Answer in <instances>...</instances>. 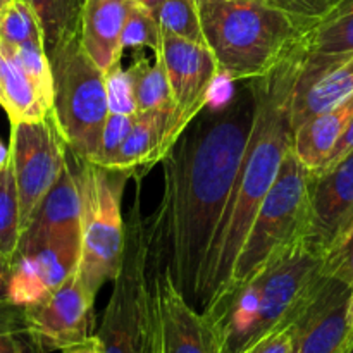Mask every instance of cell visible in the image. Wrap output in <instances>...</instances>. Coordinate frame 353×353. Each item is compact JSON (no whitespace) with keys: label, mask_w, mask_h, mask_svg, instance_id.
<instances>
[{"label":"cell","mask_w":353,"mask_h":353,"mask_svg":"<svg viewBox=\"0 0 353 353\" xmlns=\"http://www.w3.org/2000/svg\"><path fill=\"white\" fill-rule=\"evenodd\" d=\"M255 79L240 81L217 109L200 112L162 161L164 196L152 216L172 276L199 309L203 269L257 117Z\"/></svg>","instance_id":"cell-1"},{"label":"cell","mask_w":353,"mask_h":353,"mask_svg":"<svg viewBox=\"0 0 353 353\" xmlns=\"http://www.w3.org/2000/svg\"><path fill=\"white\" fill-rule=\"evenodd\" d=\"M296 78L299 57L295 48L271 74L255 79L259 95L257 117L230 203L207 255L199 300L200 312L223 295L230 285L252 224L278 178L283 159L292 150L293 126L290 103Z\"/></svg>","instance_id":"cell-2"},{"label":"cell","mask_w":353,"mask_h":353,"mask_svg":"<svg viewBox=\"0 0 353 353\" xmlns=\"http://www.w3.org/2000/svg\"><path fill=\"white\" fill-rule=\"evenodd\" d=\"M323 278V255L302 241L257 278L219 296L202 310L219 353H247L295 323Z\"/></svg>","instance_id":"cell-3"},{"label":"cell","mask_w":353,"mask_h":353,"mask_svg":"<svg viewBox=\"0 0 353 353\" xmlns=\"http://www.w3.org/2000/svg\"><path fill=\"white\" fill-rule=\"evenodd\" d=\"M199 10L219 72L236 83L271 74L317 19L296 16L265 0L200 2Z\"/></svg>","instance_id":"cell-4"},{"label":"cell","mask_w":353,"mask_h":353,"mask_svg":"<svg viewBox=\"0 0 353 353\" xmlns=\"http://www.w3.org/2000/svg\"><path fill=\"white\" fill-rule=\"evenodd\" d=\"M150 231L137 193L126 221V241L97 336L103 353H162L159 319L148 281Z\"/></svg>","instance_id":"cell-5"},{"label":"cell","mask_w":353,"mask_h":353,"mask_svg":"<svg viewBox=\"0 0 353 353\" xmlns=\"http://www.w3.org/2000/svg\"><path fill=\"white\" fill-rule=\"evenodd\" d=\"M309 228L310 171L299 161L292 147L252 224L224 293L257 278L281 255L305 241Z\"/></svg>","instance_id":"cell-6"},{"label":"cell","mask_w":353,"mask_h":353,"mask_svg":"<svg viewBox=\"0 0 353 353\" xmlns=\"http://www.w3.org/2000/svg\"><path fill=\"white\" fill-rule=\"evenodd\" d=\"M47 55L54 74L52 114L59 131L76 157L93 164L110 114L105 72L88 57L79 37L62 41Z\"/></svg>","instance_id":"cell-7"},{"label":"cell","mask_w":353,"mask_h":353,"mask_svg":"<svg viewBox=\"0 0 353 353\" xmlns=\"http://www.w3.org/2000/svg\"><path fill=\"white\" fill-rule=\"evenodd\" d=\"M76 165L83 199L81 255L78 271L90 292L99 295L100 288L107 281H114L123 259L126 241L123 195L131 176L78 157Z\"/></svg>","instance_id":"cell-8"},{"label":"cell","mask_w":353,"mask_h":353,"mask_svg":"<svg viewBox=\"0 0 353 353\" xmlns=\"http://www.w3.org/2000/svg\"><path fill=\"white\" fill-rule=\"evenodd\" d=\"M148 281L159 319L162 353H219L203 314L183 295L169 265V254L154 217L148 219Z\"/></svg>","instance_id":"cell-9"},{"label":"cell","mask_w":353,"mask_h":353,"mask_svg":"<svg viewBox=\"0 0 353 353\" xmlns=\"http://www.w3.org/2000/svg\"><path fill=\"white\" fill-rule=\"evenodd\" d=\"M10 159L21 210V236L38 207L61 178L68 161V145L54 114L37 123L10 124Z\"/></svg>","instance_id":"cell-10"},{"label":"cell","mask_w":353,"mask_h":353,"mask_svg":"<svg viewBox=\"0 0 353 353\" xmlns=\"http://www.w3.org/2000/svg\"><path fill=\"white\" fill-rule=\"evenodd\" d=\"M95 299L97 295L90 292L76 269L47 299L23 307L24 330L34 350L62 352L92 336Z\"/></svg>","instance_id":"cell-11"},{"label":"cell","mask_w":353,"mask_h":353,"mask_svg":"<svg viewBox=\"0 0 353 353\" xmlns=\"http://www.w3.org/2000/svg\"><path fill=\"white\" fill-rule=\"evenodd\" d=\"M161 55L164 59L174 100L172 134L174 140L196 119L209 103L210 92L219 72L216 57L203 43L162 34Z\"/></svg>","instance_id":"cell-12"},{"label":"cell","mask_w":353,"mask_h":353,"mask_svg":"<svg viewBox=\"0 0 353 353\" xmlns=\"http://www.w3.org/2000/svg\"><path fill=\"white\" fill-rule=\"evenodd\" d=\"M353 290L324 276L295 321L292 353H353L348 309Z\"/></svg>","instance_id":"cell-13"},{"label":"cell","mask_w":353,"mask_h":353,"mask_svg":"<svg viewBox=\"0 0 353 353\" xmlns=\"http://www.w3.org/2000/svg\"><path fill=\"white\" fill-rule=\"evenodd\" d=\"M79 255L81 240L76 238H59L21 254L10 269L9 302L30 307L47 299L78 269Z\"/></svg>","instance_id":"cell-14"},{"label":"cell","mask_w":353,"mask_h":353,"mask_svg":"<svg viewBox=\"0 0 353 353\" xmlns=\"http://www.w3.org/2000/svg\"><path fill=\"white\" fill-rule=\"evenodd\" d=\"M353 223V152L336 165L310 174V228L305 243L324 255Z\"/></svg>","instance_id":"cell-15"},{"label":"cell","mask_w":353,"mask_h":353,"mask_svg":"<svg viewBox=\"0 0 353 353\" xmlns=\"http://www.w3.org/2000/svg\"><path fill=\"white\" fill-rule=\"evenodd\" d=\"M81 226L83 199L78 165H76V157L68 148V161L62 169L61 178L47 193L33 221L21 236L19 255L33 250L38 245L59 238L81 240Z\"/></svg>","instance_id":"cell-16"},{"label":"cell","mask_w":353,"mask_h":353,"mask_svg":"<svg viewBox=\"0 0 353 353\" xmlns=\"http://www.w3.org/2000/svg\"><path fill=\"white\" fill-rule=\"evenodd\" d=\"M299 57V55H296ZM353 97V54L321 68L302 71L292 93L290 116L293 131L310 117L327 112Z\"/></svg>","instance_id":"cell-17"},{"label":"cell","mask_w":353,"mask_h":353,"mask_svg":"<svg viewBox=\"0 0 353 353\" xmlns=\"http://www.w3.org/2000/svg\"><path fill=\"white\" fill-rule=\"evenodd\" d=\"M134 0H85L79 41L88 57L102 69L110 71L121 64L124 24Z\"/></svg>","instance_id":"cell-18"},{"label":"cell","mask_w":353,"mask_h":353,"mask_svg":"<svg viewBox=\"0 0 353 353\" xmlns=\"http://www.w3.org/2000/svg\"><path fill=\"white\" fill-rule=\"evenodd\" d=\"M174 143L172 114L141 112L107 169H117L141 179L157 162L164 161Z\"/></svg>","instance_id":"cell-19"},{"label":"cell","mask_w":353,"mask_h":353,"mask_svg":"<svg viewBox=\"0 0 353 353\" xmlns=\"http://www.w3.org/2000/svg\"><path fill=\"white\" fill-rule=\"evenodd\" d=\"M353 54V0H338L309 28L296 47L300 69L321 68Z\"/></svg>","instance_id":"cell-20"},{"label":"cell","mask_w":353,"mask_h":353,"mask_svg":"<svg viewBox=\"0 0 353 353\" xmlns=\"http://www.w3.org/2000/svg\"><path fill=\"white\" fill-rule=\"evenodd\" d=\"M352 119L353 97L327 112L310 117L293 131V152L310 174H316L326 165Z\"/></svg>","instance_id":"cell-21"},{"label":"cell","mask_w":353,"mask_h":353,"mask_svg":"<svg viewBox=\"0 0 353 353\" xmlns=\"http://www.w3.org/2000/svg\"><path fill=\"white\" fill-rule=\"evenodd\" d=\"M128 71L133 78L138 114L169 112L174 116V100L161 52H155V61L152 64L145 57H140Z\"/></svg>","instance_id":"cell-22"},{"label":"cell","mask_w":353,"mask_h":353,"mask_svg":"<svg viewBox=\"0 0 353 353\" xmlns=\"http://www.w3.org/2000/svg\"><path fill=\"white\" fill-rule=\"evenodd\" d=\"M6 57V78H3V95L0 107L6 110L10 124L17 123H37L45 119L50 114L43 100L23 69L10 55Z\"/></svg>","instance_id":"cell-23"},{"label":"cell","mask_w":353,"mask_h":353,"mask_svg":"<svg viewBox=\"0 0 353 353\" xmlns=\"http://www.w3.org/2000/svg\"><path fill=\"white\" fill-rule=\"evenodd\" d=\"M40 19L47 54L69 38L79 37L85 0H24Z\"/></svg>","instance_id":"cell-24"},{"label":"cell","mask_w":353,"mask_h":353,"mask_svg":"<svg viewBox=\"0 0 353 353\" xmlns=\"http://www.w3.org/2000/svg\"><path fill=\"white\" fill-rule=\"evenodd\" d=\"M21 243V210L12 159L0 171V259L9 269L16 264Z\"/></svg>","instance_id":"cell-25"},{"label":"cell","mask_w":353,"mask_h":353,"mask_svg":"<svg viewBox=\"0 0 353 353\" xmlns=\"http://www.w3.org/2000/svg\"><path fill=\"white\" fill-rule=\"evenodd\" d=\"M0 52L10 55L19 64L24 74L34 86L40 99L52 112L54 107V74H52L50 59H48L45 45L41 41H28V43L12 45L0 38Z\"/></svg>","instance_id":"cell-26"},{"label":"cell","mask_w":353,"mask_h":353,"mask_svg":"<svg viewBox=\"0 0 353 353\" xmlns=\"http://www.w3.org/2000/svg\"><path fill=\"white\" fill-rule=\"evenodd\" d=\"M154 14L162 34H174L207 45L196 0H165Z\"/></svg>","instance_id":"cell-27"},{"label":"cell","mask_w":353,"mask_h":353,"mask_svg":"<svg viewBox=\"0 0 353 353\" xmlns=\"http://www.w3.org/2000/svg\"><path fill=\"white\" fill-rule=\"evenodd\" d=\"M0 38L7 43L21 45L43 41V30L33 7L24 0H12L0 14Z\"/></svg>","instance_id":"cell-28"},{"label":"cell","mask_w":353,"mask_h":353,"mask_svg":"<svg viewBox=\"0 0 353 353\" xmlns=\"http://www.w3.org/2000/svg\"><path fill=\"white\" fill-rule=\"evenodd\" d=\"M123 48L131 47H150L154 52L161 50L162 45V31L157 23V17L134 0L128 14L126 24H124L123 37H121Z\"/></svg>","instance_id":"cell-29"},{"label":"cell","mask_w":353,"mask_h":353,"mask_svg":"<svg viewBox=\"0 0 353 353\" xmlns=\"http://www.w3.org/2000/svg\"><path fill=\"white\" fill-rule=\"evenodd\" d=\"M323 274L353 290V223L324 252Z\"/></svg>","instance_id":"cell-30"},{"label":"cell","mask_w":353,"mask_h":353,"mask_svg":"<svg viewBox=\"0 0 353 353\" xmlns=\"http://www.w3.org/2000/svg\"><path fill=\"white\" fill-rule=\"evenodd\" d=\"M28 347L33 345L24 330L23 307L0 303V353H28Z\"/></svg>","instance_id":"cell-31"},{"label":"cell","mask_w":353,"mask_h":353,"mask_svg":"<svg viewBox=\"0 0 353 353\" xmlns=\"http://www.w3.org/2000/svg\"><path fill=\"white\" fill-rule=\"evenodd\" d=\"M105 88L110 112L138 116V107L133 90V78H131L128 69H123L121 64H117L110 71H107Z\"/></svg>","instance_id":"cell-32"},{"label":"cell","mask_w":353,"mask_h":353,"mask_svg":"<svg viewBox=\"0 0 353 353\" xmlns=\"http://www.w3.org/2000/svg\"><path fill=\"white\" fill-rule=\"evenodd\" d=\"M134 121H137V116H131V114H109L105 124H103L102 143H100L99 157H97V161L93 162V164L102 165V168H109L110 162L114 161V157H116L117 152H119L121 145L124 143V140H126L128 134H130Z\"/></svg>","instance_id":"cell-33"},{"label":"cell","mask_w":353,"mask_h":353,"mask_svg":"<svg viewBox=\"0 0 353 353\" xmlns=\"http://www.w3.org/2000/svg\"><path fill=\"white\" fill-rule=\"evenodd\" d=\"M293 343H295V323L262 338L247 353H292Z\"/></svg>","instance_id":"cell-34"},{"label":"cell","mask_w":353,"mask_h":353,"mask_svg":"<svg viewBox=\"0 0 353 353\" xmlns=\"http://www.w3.org/2000/svg\"><path fill=\"white\" fill-rule=\"evenodd\" d=\"M350 152H353V119L350 121V124L347 126V130H345V133L341 134L340 141L336 143V147H334L333 154H331V157L327 159L326 165H324L323 169H321L319 172L326 171V169L333 168V165H336L338 162L341 161V159L347 157ZM319 172H316V174H319Z\"/></svg>","instance_id":"cell-35"},{"label":"cell","mask_w":353,"mask_h":353,"mask_svg":"<svg viewBox=\"0 0 353 353\" xmlns=\"http://www.w3.org/2000/svg\"><path fill=\"white\" fill-rule=\"evenodd\" d=\"M268 2L272 3V6L279 7V9H285L288 10V12L296 14V16L317 17L305 0H268Z\"/></svg>","instance_id":"cell-36"},{"label":"cell","mask_w":353,"mask_h":353,"mask_svg":"<svg viewBox=\"0 0 353 353\" xmlns=\"http://www.w3.org/2000/svg\"><path fill=\"white\" fill-rule=\"evenodd\" d=\"M62 353H103V347L100 338L97 336V334H92V336H88L86 340L64 348Z\"/></svg>","instance_id":"cell-37"},{"label":"cell","mask_w":353,"mask_h":353,"mask_svg":"<svg viewBox=\"0 0 353 353\" xmlns=\"http://www.w3.org/2000/svg\"><path fill=\"white\" fill-rule=\"evenodd\" d=\"M9 278L10 269L0 259V303L9 302V299H7V293H9Z\"/></svg>","instance_id":"cell-38"},{"label":"cell","mask_w":353,"mask_h":353,"mask_svg":"<svg viewBox=\"0 0 353 353\" xmlns=\"http://www.w3.org/2000/svg\"><path fill=\"white\" fill-rule=\"evenodd\" d=\"M305 2L309 3V7L312 9V12L316 14L317 17L323 16V14L333 6V0H305Z\"/></svg>","instance_id":"cell-39"},{"label":"cell","mask_w":353,"mask_h":353,"mask_svg":"<svg viewBox=\"0 0 353 353\" xmlns=\"http://www.w3.org/2000/svg\"><path fill=\"white\" fill-rule=\"evenodd\" d=\"M10 157V148L6 147V145L0 141V171L3 169V165L7 164V161H9Z\"/></svg>","instance_id":"cell-40"},{"label":"cell","mask_w":353,"mask_h":353,"mask_svg":"<svg viewBox=\"0 0 353 353\" xmlns=\"http://www.w3.org/2000/svg\"><path fill=\"white\" fill-rule=\"evenodd\" d=\"M3 78H6V57L0 52V102H2L3 95Z\"/></svg>","instance_id":"cell-41"},{"label":"cell","mask_w":353,"mask_h":353,"mask_svg":"<svg viewBox=\"0 0 353 353\" xmlns=\"http://www.w3.org/2000/svg\"><path fill=\"white\" fill-rule=\"evenodd\" d=\"M137 2H140L141 6H145L147 9H150L152 12H155V10H157L159 7L165 2V0H137Z\"/></svg>","instance_id":"cell-42"},{"label":"cell","mask_w":353,"mask_h":353,"mask_svg":"<svg viewBox=\"0 0 353 353\" xmlns=\"http://www.w3.org/2000/svg\"><path fill=\"white\" fill-rule=\"evenodd\" d=\"M348 321H350V326L353 331V293H352V299H350V309H348Z\"/></svg>","instance_id":"cell-43"},{"label":"cell","mask_w":353,"mask_h":353,"mask_svg":"<svg viewBox=\"0 0 353 353\" xmlns=\"http://www.w3.org/2000/svg\"><path fill=\"white\" fill-rule=\"evenodd\" d=\"M10 2H12V0H0V14H2L7 7H9Z\"/></svg>","instance_id":"cell-44"},{"label":"cell","mask_w":353,"mask_h":353,"mask_svg":"<svg viewBox=\"0 0 353 353\" xmlns=\"http://www.w3.org/2000/svg\"><path fill=\"white\" fill-rule=\"evenodd\" d=\"M196 2H238V0H196ZM268 2V0H265Z\"/></svg>","instance_id":"cell-45"}]
</instances>
